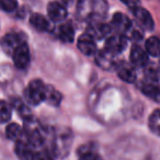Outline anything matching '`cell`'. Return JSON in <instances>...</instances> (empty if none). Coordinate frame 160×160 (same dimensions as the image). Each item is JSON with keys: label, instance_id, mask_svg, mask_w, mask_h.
Returning a JSON list of instances; mask_svg holds the SVG:
<instances>
[{"label": "cell", "instance_id": "cell-10", "mask_svg": "<svg viewBox=\"0 0 160 160\" xmlns=\"http://www.w3.org/2000/svg\"><path fill=\"white\" fill-rule=\"evenodd\" d=\"M111 27L113 28L118 33H122L126 35L127 32L133 27V24H132V21L128 19V17L121 13V12H118V13H115L113 16Z\"/></svg>", "mask_w": 160, "mask_h": 160}, {"label": "cell", "instance_id": "cell-24", "mask_svg": "<svg viewBox=\"0 0 160 160\" xmlns=\"http://www.w3.org/2000/svg\"><path fill=\"white\" fill-rule=\"evenodd\" d=\"M148 125L155 135L160 136V110H156L149 116Z\"/></svg>", "mask_w": 160, "mask_h": 160}, {"label": "cell", "instance_id": "cell-5", "mask_svg": "<svg viewBox=\"0 0 160 160\" xmlns=\"http://www.w3.org/2000/svg\"><path fill=\"white\" fill-rule=\"evenodd\" d=\"M12 59L17 68L24 69L30 64V49L25 42H22L12 53Z\"/></svg>", "mask_w": 160, "mask_h": 160}, {"label": "cell", "instance_id": "cell-17", "mask_svg": "<svg viewBox=\"0 0 160 160\" xmlns=\"http://www.w3.org/2000/svg\"><path fill=\"white\" fill-rule=\"evenodd\" d=\"M142 92L153 100H158L160 98V88L156 83V80L148 79V81L142 86Z\"/></svg>", "mask_w": 160, "mask_h": 160}, {"label": "cell", "instance_id": "cell-1", "mask_svg": "<svg viewBox=\"0 0 160 160\" xmlns=\"http://www.w3.org/2000/svg\"><path fill=\"white\" fill-rule=\"evenodd\" d=\"M72 135L69 129H62L56 133L55 138L52 142L49 152L53 157H64L70 149Z\"/></svg>", "mask_w": 160, "mask_h": 160}, {"label": "cell", "instance_id": "cell-7", "mask_svg": "<svg viewBox=\"0 0 160 160\" xmlns=\"http://www.w3.org/2000/svg\"><path fill=\"white\" fill-rule=\"evenodd\" d=\"M127 46V38L125 34L118 33L116 35L110 36L105 43V48L109 52L113 53L114 55L120 54L126 48Z\"/></svg>", "mask_w": 160, "mask_h": 160}, {"label": "cell", "instance_id": "cell-27", "mask_svg": "<svg viewBox=\"0 0 160 160\" xmlns=\"http://www.w3.org/2000/svg\"><path fill=\"white\" fill-rule=\"evenodd\" d=\"M18 8L17 0H0V9L5 12H13Z\"/></svg>", "mask_w": 160, "mask_h": 160}, {"label": "cell", "instance_id": "cell-25", "mask_svg": "<svg viewBox=\"0 0 160 160\" xmlns=\"http://www.w3.org/2000/svg\"><path fill=\"white\" fill-rule=\"evenodd\" d=\"M6 133H7V137L9 139H12V140H18L21 138L22 136V128L19 126L18 124L16 123H12V124H9L6 128Z\"/></svg>", "mask_w": 160, "mask_h": 160}, {"label": "cell", "instance_id": "cell-11", "mask_svg": "<svg viewBox=\"0 0 160 160\" xmlns=\"http://www.w3.org/2000/svg\"><path fill=\"white\" fill-rule=\"evenodd\" d=\"M78 48H79V51L86 56L93 55L97 51L94 38H92L89 33L81 35L78 38Z\"/></svg>", "mask_w": 160, "mask_h": 160}, {"label": "cell", "instance_id": "cell-20", "mask_svg": "<svg viewBox=\"0 0 160 160\" xmlns=\"http://www.w3.org/2000/svg\"><path fill=\"white\" fill-rule=\"evenodd\" d=\"M11 103H12V107L18 111L19 115L23 118L24 121H28V120H31L33 118V115L31 113V110L22 102V100L19 98H12L11 100Z\"/></svg>", "mask_w": 160, "mask_h": 160}, {"label": "cell", "instance_id": "cell-4", "mask_svg": "<svg viewBox=\"0 0 160 160\" xmlns=\"http://www.w3.org/2000/svg\"><path fill=\"white\" fill-rule=\"evenodd\" d=\"M22 42H24L23 35L19 32H11L8 33L0 40V45L1 48L3 49L6 54L8 55H12L13 51L21 44Z\"/></svg>", "mask_w": 160, "mask_h": 160}, {"label": "cell", "instance_id": "cell-3", "mask_svg": "<svg viewBox=\"0 0 160 160\" xmlns=\"http://www.w3.org/2000/svg\"><path fill=\"white\" fill-rule=\"evenodd\" d=\"M45 86L43 81L38 79L32 80L24 90L25 100L32 105L40 104L42 101L45 100Z\"/></svg>", "mask_w": 160, "mask_h": 160}, {"label": "cell", "instance_id": "cell-6", "mask_svg": "<svg viewBox=\"0 0 160 160\" xmlns=\"http://www.w3.org/2000/svg\"><path fill=\"white\" fill-rule=\"evenodd\" d=\"M112 27L101 22V19H91L88 33L93 38H103L111 34Z\"/></svg>", "mask_w": 160, "mask_h": 160}, {"label": "cell", "instance_id": "cell-15", "mask_svg": "<svg viewBox=\"0 0 160 160\" xmlns=\"http://www.w3.org/2000/svg\"><path fill=\"white\" fill-rule=\"evenodd\" d=\"M77 14L81 19L91 20L94 16V0H79Z\"/></svg>", "mask_w": 160, "mask_h": 160}, {"label": "cell", "instance_id": "cell-9", "mask_svg": "<svg viewBox=\"0 0 160 160\" xmlns=\"http://www.w3.org/2000/svg\"><path fill=\"white\" fill-rule=\"evenodd\" d=\"M47 13L52 21L54 22H62L67 18V9L62 2L52 1L47 6Z\"/></svg>", "mask_w": 160, "mask_h": 160}, {"label": "cell", "instance_id": "cell-19", "mask_svg": "<svg viewBox=\"0 0 160 160\" xmlns=\"http://www.w3.org/2000/svg\"><path fill=\"white\" fill-rule=\"evenodd\" d=\"M58 36L65 43H71L75 38V30L71 23H62L58 30Z\"/></svg>", "mask_w": 160, "mask_h": 160}, {"label": "cell", "instance_id": "cell-26", "mask_svg": "<svg viewBox=\"0 0 160 160\" xmlns=\"http://www.w3.org/2000/svg\"><path fill=\"white\" fill-rule=\"evenodd\" d=\"M11 118V107L6 101H0V123H7Z\"/></svg>", "mask_w": 160, "mask_h": 160}, {"label": "cell", "instance_id": "cell-18", "mask_svg": "<svg viewBox=\"0 0 160 160\" xmlns=\"http://www.w3.org/2000/svg\"><path fill=\"white\" fill-rule=\"evenodd\" d=\"M118 75L123 81L127 83H133L136 80V72L133 67L127 65H121L118 67Z\"/></svg>", "mask_w": 160, "mask_h": 160}, {"label": "cell", "instance_id": "cell-28", "mask_svg": "<svg viewBox=\"0 0 160 160\" xmlns=\"http://www.w3.org/2000/svg\"><path fill=\"white\" fill-rule=\"evenodd\" d=\"M121 1L124 2L126 6H128L129 8L136 7V6H138V3H139V0H121Z\"/></svg>", "mask_w": 160, "mask_h": 160}, {"label": "cell", "instance_id": "cell-14", "mask_svg": "<svg viewBox=\"0 0 160 160\" xmlns=\"http://www.w3.org/2000/svg\"><path fill=\"white\" fill-rule=\"evenodd\" d=\"M114 54L109 52L107 48L104 51H101L98 53V55L96 56V62L98 64V66H100L103 69H112L116 66L115 58H114Z\"/></svg>", "mask_w": 160, "mask_h": 160}, {"label": "cell", "instance_id": "cell-22", "mask_svg": "<svg viewBox=\"0 0 160 160\" xmlns=\"http://www.w3.org/2000/svg\"><path fill=\"white\" fill-rule=\"evenodd\" d=\"M30 23L32 27L35 28L38 31L45 32L49 30V22L48 20H46L45 17H43L40 13H34L30 18Z\"/></svg>", "mask_w": 160, "mask_h": 160}, {"label": "cell", "instance_id": "cell-16", "mask_svg": "<svg viewBox=\"0 0 160 160\" xmlns=\"http://www.w3.org/2000/svg\"><path fill=\"white\" fill-rule=\"evenodd\" d=\"M77 155L81 159H87V160L100 159V155H99L98 150H97V146L94 144H92V142L81 145L78 148Z\"/></svg>", "mask_w": 160, "mask_h": 160}, {"label": "cell", "instance_id": "cell-13", "mask_svg": "<svg viewBox=\"0 0 160 160\" xmlns=\"http://www.w3.org/2000/svg\"><path fill=\"white\" fill-rule=\"evenodd\" d=\"M16 153L19 158L21 159H33L36 158L35 149L30 145V142L28 140H21L18 139L16 144Z\"/></svg>", "mask_w": 160, "mask_h": 160}, {"label": "cell", "instance_id": "cell-21", "mask_svg": "<svg viewBox=\"0 0 160 160\" xmlns=\"http://www.w3.org/2000/svg\"><path fill=\"white\" fill-rule=\"evenodd\" d=\"M48 104L54 105V107H58L62 102V94L58 92L52 86H46L45 88V100Z\"/></svg>", "mask_w": 160, "mask_h": 160}, {"label": "cell", "instance_id": "cell-8", "mask_svg": "<svg viewBox=\"0 0 160 160\" xmlns=\"http://www.w3.org/2000/svg\"><path fill=\"white\" fill-rule=\"evenodd\" d=\"M132 12H133L134 17L137 20V22L140 24V27L144 28V29L151 31L155 28V22L152 20V17L150 16L148 11L144 8L139 7V6H136V7L131 8Z\"/></svg>", "mask_w": 160, "mask_h": 160}, {"label": "cell", "instance_id": "cell-12", "mask_svg": "<svg viewBox=\"0 0 160 160\" xmlns=\"http://www.w3.org/2000/svg\"><path fill=\"white\" fill-rule=\"evenodd\" d=\"M129 58L135 67H144L148 64V53L138 45H134L132 47Z\"/></svg>", "mask_w": 160, "mask_h": 160}, {"label": "cell", "instance_id": "cell-29", "mask_svg": "<svg viewBox=\"0 0 160 160\" xmlns=\"http://www.w3.org/2000/svg\"><path fill=\"white\" fill-rule=\"evenodd\" d=\"M60 1H62V3H70L72 0H60Z\"/></svg>", "mask_w": 160, "mask_h": 160}, {"label": "cell", "instance_id": "cell-2", "mask_svg": "<svg viewBox=\"0 0 160 160\" xmlns=\"http://www.w3.org/2000/svg\"><path fill=\"white\" fill-rule=\"evenodd\" d=\"M24 132L25 135H27V140L34 149L41 148L45 140L43 129L40 128V126L38 125V123L35 122L34 118L24 121Z\"/></svg>", "mask_w": 160, "mask_h": 160}, {"label": "cell", "instance_id": "cell-23", "mask_svg": "<svg viewBox=\"0 0 160 160\" xmlns=\"http://www.w3.org/2000/svg\"><path fill=\"white\" fill-rule=\"evenodd\" d=\"M146 52L148 55L152 56V57H159L160 56V38L157 36H151L146 41Z\"/></svg>", "mask_w": 160, "mask_h": 160}]
</instances>
